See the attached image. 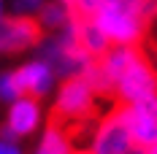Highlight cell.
I'll use <instances>...</instances> for the list:
<instances>
[{
  "label": "cell",
  "mask_w": 157,
  "mask_h": 154,
  "mask_svg": "<svg viewBox=\"0 0 157 154\" xmlns=\"http://www.w3.org/2000/svg\"><path fill=\"white\" fill-rule=\"evenodd\" d=\"M38 57L46 60L57 78H73V76H84L92 65V57L78 46L76 38V19L71 24H65L63 30L49 32V38L38 41Z\"/></svg>",
  "instance_id": "cell-1"
},
{
  "label": "cell",
  "mask_w": 157,
  "mask_h": 154,
  "mask_svg": "<svg viewBox=\"0 0 157 154\" xmlns=\"http://www.w3.org/2000/svg\"><path fill=\"white\" fill-rule=\"evenodd\" d=\"M92 19L109 35L111 43H122V46H138L146 30L141 0H103Z\"/></svg>",
  "instance_id": "cell-2"
},
{
  "label": "cell",
  "mask_w": 157,
  "mask_h": 154,
  "mask_svg": "<svg viewBox=\"0 0 157 154\" xmlns=\"http://www.w3.org/2000/svg\"><path fill=\"white\" fill-rule=\"evenodd\" d=\"M95 97L98 92L84 76L63 78V84L57 87V95H54V114L60 122H81L92 116Z\"/></svg>",
  "instance_id": "cell-3"
},
{
  "label": "cell",
  "mask_w": 157,
  "mask_h": 154,
  "mask_svg": "<svg viewBox=\"0 0 157 154\" xmlns=\"http://www.w3.org/2000/svg\"><path fill=\"white\" fill-rule=\"evenodd\" d=\"M133 143L130 135V124L125 116V106L114 108L109 116H103L100 124L95 127L92 141H90V152L92 154H122Z\"/></svg>",
  "instance_id": "cell-4"
},
{
  "label": "cell",
  "mask_w": 157,
  "mask_h": 154,
  "mask_svg": "<svg viewBox=\"0 0 157 154\" xmlns=\"http://www.w3.org/2000/svg\"><path fill=\"white\" fill-rule=\"evenodd\" d=\"M114 95H117V100L122 106H130L136 100H144L149 95H157V70L144 57H138L122 76L117 78Z\"/></svg>",
  "instance_id": "cell-5"
},
{
  "label": "cell",
  "mask_w": 157,
  "mask_h": 154,
  "mask_svg": "<svg viewBox=\"0 0 157 154\" xmlns=\"http://www.w3.org/2000/svg\"><path fill=\"white\" fill-rule=\"evenodd\" d=\"M41 24L33 16H3L0 19V54H19L38 46Z\"/></svg>",
  "instance_id": "cell-6"
},
{
  "label": "cell",
  "mask_w": 157,
  "mask_h": 154,
  "mask_svg": "<svg viewBox=\"0 0 157 154\" xmlns=\"http://www.w3.org/2000/svg\"><path fill=\"white\" fill-rule=\"evenodd\" d=\"M8 111H6V127L14 133L16 141L30 138L33 133L41 127L44 122V108H41V100L38 97H30V95H22L16 97L14 103H8Z\"/></svg>",
  "instance_id": "cell-7"
},
{
  "label": "cell",
  "mask_w": 157,
  "mask_h": 154,
  "mask_svg": "<svg viewBox=\"0 0 157 154\" xmlns=\"http://www.w3.org/2000/svg\"><path fill=\"white\" fill-rule=\"evenodd\" d=\"M14 73H16V81H19L22 92L30 95V97H38V100L46 97V95H52L54 87H57V73H54V68H52L46 60H41V57L22 62Z\"/></svg>",
  "instance_id": "cell-8"
},
{
  "label": "cell",
  "mask_w": 157,
  "mask_h": 154,
  "mask_svg": "<svg viewBox=\"0 0 157 154\" xmlns=\"http://www.w3.org/2000/svg\"><path fill=\"white\" fill-rule=\"evenodd\" d=\"M141 57V51L138 46H122V43H111L109 51L103 54V57H98V68L103 70V76L109 78L111 84H117V78L125 73L127 68L133 65V62Z\"/></svg>",
  "instance_id": "cell-9"
},
{
  "label": "cell",
  "mask_w": 157,
  "mask_h": 154,
  "mask_svg": "<svg viewBox=\"0 0 157 154\" xmlns=\"http://www.w3.org/2000/svg\"><path fill=\"white\" fill-rule=\"evenodd\" d=\"M125 116H127V124H130L133 143L146 146V149L152 143H157V114H149L138 106H125Z\"/></svg>",
  "instance_id": "cell-10"
},
{
  "label": "cell",
  "mask_w": 157,
  "mask_h": 154,
  "mask_svg": "<svg viewBox=\"0 0 157 154\" xmlns=\"http://www.w3.org/2000/svg\"><path fill=\"white\" fill-rule=\"evenodd\" d=\"M76 38H78V46L84 49L92 60L103 57L111 46L109 35L100 30V24L95 19H76Z\"/></svg>",
  "instance_id": "cell-11"
},
{
  "label": "cell",
  "mask_w": 157,
  "mask_h": 154,
  "mask_svg": "<svg viewBox=\"0 0 157 154\" xmlns=\"http://www.w3.org/2000/svg\"><path fill=\"white\" fill-rule=\"evenodd\" d=\"M33 154H73V141L63 124H49L41 133Z\"/></svg>",
  "instance_id": "cell-12"
},
{
  "label": "cell",
  "mask_w": 157,
  "mask_h": 154,
  "mask_svg": "<svg viewBox=\"0 0 157 154\" xmlns=\"http://www.w3.org/2000/svg\"><path fill=\"white\" fill-rule=\"evenodd\" d=\"M73 19H76V16L71 11V6H68V3H60V0H46V6L38 11V16H35V22L41 24L44 32L63 30L65 24H71Z\"/></svg>",
  "instance_id": "cell-13"
},
{
  "label": "cell",
  "mask_w": 157,
  "mask_h": 154,
  "mask_svg": "<svg viewBox=\"0 0 157 154\" xmlns=\"http://www.w3.org/2000/svg\"><path fill=\"white\" fill-rule=\"evenodd\" d=\"M22 87H19V81H16V73H0V103L3 106H8V103H14L16 97H22Z\"/></svg>",
  "instance_id": "cell-14"
},
{
  "label": "cell",
  "mask_w": 157,
  "mask_h": 154,
  "mask_svg": "<svg viewBox=\"0 0 157 154\" xmlns=\"http://www.w3.org/2000/svg\"><path fill=\"white\" fill-rule=\"evenodd\" d=\"M100 3L103 0H71V11L76 19H92L100 8Z\"/></svg>",
  "instance_id": "cell-15"
},
{
  "label": "cell",
  "mask_w": 157,
  "mask_h": 154,
  "mask_svg": "<svg viewBox=\"0 0 157 154\" xmlns=\"http://www.w3.org/2000/svg\"><path fill=\"white\" fill-rule=\"evenodd\" d=\"M46 6V0H11V8L16 16H38V11Z\"/></svg>",
  "instance_id": "cell-16"
},
{
  "label": "cell",
  "mask_w": 157,
  "mask_h": 154,
  "mask_svg": "<svg viewBox=\"0 0 157 154\" xmlns=\"http://www.w3.org/2000/svg\"><path fill=\"white\" fill-rule=\"evenodd\" d=\"M0 154H25V149L19 146V141H6V138H0Z\"/></svg>",
  "instance_id": "cell-17"
},
{
  "label": "cell",
  "mask_w": 157,
  "mask_h": 154,
  "mask_svg": "<svg viewBox=\"0 0 157 154\" xmlns=\"http://www.w3.org/2000/svg\"><path fill=\"white\" fill-rule=\"evenodd\" d=\"M141 14H144L146 22L155 19V16H157V0H141Z\"/></svg>",
  "instance_id": "cell-18"
},
{
  "label": "cell",
  "mask_w": 157,
  "mask_h": 154,
  "mask_svg": "<svg viewBox=\"0 0 157 154\" xmlns=\"http://www.w3.org/2000/svg\"><path fill=\"white\" fill-rule=\"evenodd\" d=\"M122 154H146V146H138V143H130Z\"/></svg>",
  "instance_id": "cell-19"
},
{
  "label": "cell",
  "mask_w": 157,
  "mask_h": 154,
  "mask_svg": "<svg viewBox=\"0 0 157 154\" xmlns=\"http://www.w3.org/2000/svg\"><path fill=\"white\" fill-rule=\"evenodd\" d=\"M6 16V0H0V19Z\"/></svg>",
  "instance_id": "cell-20"
},
{
  "label": "cell",
  "mask_w": 157,
  "mask_h": 154,
  "mask_svg": "<svg viewBox=\"0 0 157 154\" xmlns=\"http://www.w3.org/2000/svg\"><path fill=\"white\" fill-rule=\"evenodd\" d=\"M146 154H157V143H152V146L146 149Z\"/></svg>",
  "instance_id": "cell-21"
},
{
  "label": "cell",
  "mask_w": 157,
  "mask_h": 154,
  "mask_svg": "<svg viewBox=\"0 0 157 154\" xmlns=\"http://www.w3.org/2000/svg\"><path fill=\"white\" fill-rule=\"evenodd\" d=\"M73 154H92V152H90V149H87V152H73Z\"/></svg>",
  "instance_id": "cell-22"
},
{
  "label": "cell",
  "mask_w": 157,
  "mask_h": 154,
  "mask_svg": "<svg viewBox=\"0 0 157 154\" xmlns=\"http://www.w3.org/2000/svg\"><path fill=\"white\" fill-rule=\"evenodd\" d=\"M60 3H68V6H71V0H60Z\"/></svg>",
  "instance_id": "cell-23"
}]
</instances>
